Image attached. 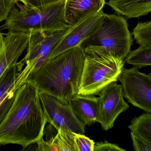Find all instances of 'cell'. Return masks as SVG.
<instances>
[{"label": "cell", "instance_id": "603a6c76", "mask_svg": "<svg viewBox=\"0 0 151 151\" xmlns=\"http://www.w3.org/2000/svg\"><path fill=\"white\" fill-rule=\"evenodd\" d=\"M131 137L135 151H151V143L131 132Z\"/></svg>", "mask_w": 151, "mask_h": 151}, {"label": "cell", "instance_id": "d4e9b609", "mask_svg": "<svg viewBox=\"0 0 151 151\" xmlns=\"http://www.w3.org/2000/svg\"><path fill=\"white\" fill-rule=\"evenodd\" d=\"M37 143L38 145V151H59L54 139V137H52L47 141L44 140V138H41Z\"/></svg>", "mask_w": 151, "mask_h": 151}, {"label": "cell", "instance_id": "6da1fadb", "mask_svg": "<svg viewBox=\"0 0 151 151\" xmlns=\"http://www.w3.org/2000/svg\"><path fill=\"white\" fill-rule=\"evenodd\" d=\"M47 123L39 90L28 80L19 87L13 105L0 123V144L26 148L43 137Z\"/></svg>", "mask_w": 151, "mask_h": 151}, {"label": "cell", "instance_id": "277c9868", "mask_svg": "<svg viewBox=\"0 0 151 151\" xmlns=\"http://www.w3.org/2000/svg\"><path fill=\"white\" fill-rule=\"evenodd\" d=\"M66 0L50 4L41 10L29 9L18 4L13 7L1 28L9 31L29 33L33 31L57 29L71 27L66 23Z\"/></svg>", "mask_w": 151, "mask_h": 151}, {"label": "cell", "instance_id": "4fadbf2b", "mask_svg": "<svg viewBox=\"0 0 151 151\" xmlns=\"http://www.w3.org/2000/svg\"><path fill=\"white\" fill-rule=\"evenodd\" d=\"M106 4L105 0H66L65 21L71 27L88 16L102 10Z\"/></svg>", "mask_w": 151, "mask_h": 151}, {"label": "cell", "instance_id": "484cf974", "mask_svg": "<svg viewBox=\"0 0 151 151\" xmlns=\"http://www.w3.org/2000/svg\"><path fill=\"white\" fill-rule=\"evenodd\" d=\"M4 38L3 37L2 34L0 32V51L3 47V45H4Z\"/></svg>", "mask_w": 151, "mask_h": 151}, {"label": "cell", "instance_id": "d6986e66", "mask_svg": "<svg viewBox=\"0 0 151 151\" xmlns=\"http://www.w3.org/2000/svg\"><path fill=\"white\" fill-rule=\"evenodd\" d=\"M132 34L139 45H151V21L138 23L133 29Z\"/></svg>", "mask_w": 151, "mask_h": 151}, {"label": "cell", "instance_id": "8992f818", "mask_svg": "<svg viewBox=\"0 0 151 151\" xmlns=\"http://www.w3.org/2000/svg\"><path fill=\"white\" fill-rule=\"evenodd\" d=\"M70 27L29 32L27 53L23 60L16 64L18 72L22 70L25 64V67L30 70L31 75L37 72L46 62L51 51Z\"/></svg>", "mask_w": 151, "mask_h": 151}, {"label": "cell", "instance_id": "e0dca14e", "mask_svg": "<svg viewBox=\"0 0 151 151\" xmlns=\"http://www.w3.org/2000/svg\"><path fill=\"white\" fill-rule=\"evenodd\" d=\"M125 62L138 68L151 65V45L140 46L137 49L130 51Z\"/></svg>", "mask_w": 151, "mask_h": 151}, {"label": "cell", "instance_id": "5b68a950", "mask_svg": "<svg viewBox=\"0 0 151 151\" xmlns=\"http://www.w3.org/2000/svg\"><path fill=\"white\" fill-rule=\"evenodd\" d=\"M85 58L77 94L99 95L104 88L116 82L124 61L101 52H85Z\"/></svg>", "mask_w": 151, "mask_h": 151}, {"label": "cell", "instance_id": "3957f363", "mask_svg": "<svg viewBox=\"0 0 151 151\" xmlns=\"http://www.w3.org/2000/svg\"><path fill=\"white\" fill-rule=\"evenodd\" d=\"M132 44L126 20L121 16L105 14L99 25L83 46L84 52H101L124 60Z\"/></svg>", "mask_w": 151, "mask_h": 151}, {"label": "cell", "instance_id": "7a4b0ae2", "mask_svg": "<svg viewBox=\"0 0 151 151\" xmlns=\"http://www.w3.org/2000/svg\"><path fill=\"white\" fill-rule=\"evenodd\" d=\"M85 58L83 44H79L47 61L28 80L40 91L67 104L78 93Z\"/></svg>", "mask_w": 151, "mask_h": 151}, {"label": "cell", "instance_id": "7c38bea8", "mask_svg": "<svg viewBox=\"0 0 151 151\" xmlns=\"http://www.w3.org/2000/svg\"><path fill=\"white\" fill-rule=\"evenodd\" d=\"M29 77V74L24 69L18 73L16 65L5 75L0 83V123L13 105L19 87Z\"/></svg>", "mask_w": 151, "mask_h": 151}, {"label": "cell", "instance_id": "ffe728a7", "mask_svg": "<svg viewBox=\"0 0 151 151\" xmlns=\"http://www.w3.org/2000/svg\"><path fill=\"white\" fill-rule=\"evenodd\" d=\"M75 140L78 151H93L95 142L83 134L75 133Z\"/></svg>", "mask_w": 151, "mask_h": 151}, {"label": "cell", "instance_id": "5bb4252c", "mask_svg": "<svg viewBox=\"0 0 151 151\" xmlns=\"http://www.w3.org/2000/svg\"><path fill=\"white\" fill-rule=\"evenodd\" d=\"M69 103L77 118L84 125H90L98 122V97L77 94Z\"/></svg>", "mask_w": 151, "mask_h": 151}, {"label": "cell", "instance_id": "ac0fdd59", "mask_svg": "<svg viewBox=\"0 0 151 151\" xmlns=\"http://www.w3.org/2000/svg\"><path fill=\"white\" fill-rule=\"evenodd\" d=\"M75 132L59 129L54 139L59 151H78L75 140Z\"/></svg>", "mask_w": 151, "mask_h": 151}, {"label": "cell", "instance_id": "52a82bcc", "mask_svg": "<svg viewBox=\"0 0 151 151\" xmlns=\"http://www.w3.org/2000/svg\"><path fill=\"white\" fill-rule=\"evenodd\" d=\"M117 80L121 82L123 96L134 106L151 113V76L138 68L122 69Z\"/></svg>", "mask_w": 151, "mask_h": 151}, {"label": "cell", "instance_id": "8fae6325", "mask_svg": "<svg viewBox=\"0 0 151 151\" xmlns=\"http://www.w3.org/2000/svg\"><path fill=\"white\" fill-rule=\"evenodd\" d=\"M29 33L9 31L4 38L0 51V83L5 75L17 60L28 45Z\"/></svg>", "mask_w": 151, "mask_h": 151}, {"label": "cell", "instance_id": "30bf717a", "mask_svg": "<svg viewBox=\"0 0 151 151\" xmlns=\"http://www.w3.org/2000/svg\"><path fill=\"white\" fill-rule=\"evenodd\" d=\"M105 15L103 10H101L71 26L51 51L46 61L68 49L83 44L97 29Z\"/></svg>", "mask_w": 151, "mask_h": 151}, {"label": "cell", "instance_id": "44dd1931", "mask_svg": "<svg viewBox=\"0 0 151 151\" xmlns=\"http://www.w3.org/2000/svg\"><path fill=\"white\" fill-rule=\"evenodd\" d=\"M29 9L41 10L50 5L61 0H18Z\"/></svg>", "mask_w": 151, "mask_h": 151}, {"label": "cell", "instance_id": "2e32d148", "mask_svg": "<svg viewBox=\"0 0 151 151\" xmlns=\"http://www.w3.org/2000/svg\"><path fill=\"white\" fill-rule=\"evenodd\" d=\"M128 127L131 132L151 143V113L146 112L136 116Z\"/></svg>", "mask_w": 151, "mask_h": 151}, {"label": "cell", "instance_id": "9c48e42d", "mask_svg": "<svg viewBox=\"0 0 151 151\" xmlns=\"http://www.w3.org/2000/svg\"><path fill=\"white\" fill-rule=\"evenodd\" d=\"M98 122L104 130L113 128L120 114L129 108L124 101L121 85L114 82L106 86L99 94Z\"/></svg>", "mask_w": 151, "mask_h": 151}, {"label": "cell", "instance_id": "cb8c5ba5", "mask_svg": "<svg viewBox=\"0 0 151 151\" xmlns=\"http://www.w3.org/2000/svg\"><path fill=\"white\" fill-rule=\"evenodd\" d=\"M115 144L109 143L106 140L97 142L95 144L93 151H126Z\"/></svg>", "mask_w": 151, "mask_h": 151}, {"label": "cell", "instance_id": "7402d4cb", "mask_svg": "<svg viewBox=\"0 0 151 151\" xmlns=\"http://www.w3.org/2000/svg\"><path fill=\"white\" fill-rule=\"evenodd\" d=\"M18 0H0V22L6 21L13 7Z\"/></svg>", "mask_w": 151, "mask_h": 151}, {"label": "cell", "instance_id": "9a60e30c", "mask_svg": "<svg viewBox=\"0 0 151 151\" xmlns=\"http://www.w3.org/2000/svg\"><path fill=\"white\" fill-rule=\"evenodd\" d=\"M108 5L128 18L145 16L151 11V0H109Z\"/></svg>", "mask_w": 151, "mask_h": 151}, {"label": "cell", "instance_id": "ba28073f", "mask_svg": "<svg viewBox=\"0 0 151 151\" xmlns=\"http://www.w3.org/2000/svg\"><path fill=\"white\" fill-rule=\"evenodd\" d=\"M39 95L47 122L57 131L59 129H68L84 135L85 125L77 118L69 103L64 104L56 98L40 91Z\"/></svg>", "mask_w": 151, "mask_h": 151}, {"label": "cell", "instance_id": "4316f807", "mask_svg": "<svg viewBox=\"0 0 151 151\" xmlns=\"http://www.w3.org/2000/svg\"><path fill=\"white\" fill-rule=\"evenodd\" d=\"M1 144H0V147H1Z\"/></svg>", "mask_w": 151, "mask_h": 151}]
</instances>
